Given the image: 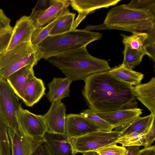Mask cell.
Wrapping results in <instances>:
<instances>
[{"instance_id": "obj_1", "label": "cell", "mask_w": 155, "mask_h": 155, "mask_svg": "<svg viewBox=\"0 0 155 155\" xmlns=\"http://www.w3.org/2000/svg\"><path fill=\"white\" fill-rule=\"evenodd\" d=\"M84 81L82 94L95 112L137 107L133 86L117 79L108 71L91 75Z\"/></svg>"}, {"instance_id": "obj_2", "label": "cell", "mask_w": 155, "mask_h": 155, "mask_svg": "<svg viewBox=\"0 0 155 155\" xmlns=\"http://www.w3.org/2000/svg\"><path fill=\"white\" fill-rule=\"evenodd\" d=\"M47 60L72 82L84 81L91 75L111 68L107 60L90 54L86 46L51 57Z\"/></svg>"}, {"instance_id": "obj_3", "label": "cell", "mask_w": 155, "mask_h": 155, "mask_svg": "<svg viewBox=\"0 0 155 155\" xmlns=\"http://www.w3.org/2000/svg\"><path fill=\"white\" fill-rule=\"evenodd\" d=\"M155 15L146 11L130 8L125 4L111 8L103 23L97 26L87 25L85 29H114L133 33L147 32L155 30Z\"/></svg>"}, {"instance_id": "obj_4", "label": "cell", "mask_w": 155, "mask_h": 155, "mask_svg": "<svg viewBox=\"0 0 155 155\" xmlns=\"http://www.w3.org/2000/svg\"><path fill=\"white\" fill-rule=\"evenodd\" d=\"M102 34L85 29H75L48 36L36 46L40 59L49 58L78 49L101 38Z\"/></svg>"}, {"instance_id": "obj_5", "label": "cell", "mask_w": 155, "mask_h": 155, "mask_svg": "<svg viewBox=\"0 0 155 155\" xmlns=\"http://www.w3.org/2000/svg\"><path fill=\"white\" fill-rule=\"evenodd\" d=\"M40 60L36 46L22 43L0 54V77L6 80L14 72L28 65L34 66Z\"/></svg>"}, {"instance_id": "obj_6", "label": "cell", "mask_w": 155, "mask_h": 155, "mask_svg": "<svg viewBox=\"0 0 155 155\" xmlns=\"http://www.w3.org/2000/svg\"><path fill=\"white\" fill-rule=\"evenodd\" d=\"M123 135L122 132L115 130H99L79 137H69V139L76 153L95 151L104 147L117 143L118 139Z\"/></svg>"}, {"instance_id": "obj_7", "label": "cell", "mask_w": 155, "mask_h": 155, "mask_svg": "<svg viewBox=\"0 0 155 155\" xmlns=\"http://www.w3.org/2000/svg\"><path fill=\"white\" fill-rule=\"evenodd\" d=\"M21 106L19 98L7 81L0 77V107L8 127H18L17 113Z\"/></svg>"}, {"instance_id": "obj_8", "label": "cell", "mask_w": 155, "mask_h": 155, "mask_svg": "<svg viewBox=\"0 0 155 155\" xmlns=\"http://www.w3.org/2000/svg\"><path fill=\"white\" fill-rule=\"evenodd\" d=\"M11 155H31L45 142L43 137L28 134L19 127L16 130L8 127Z\"/></svg>"}, {"instance_id": "obj_9", "label": "cell", "mask_w": 155, "mask_h": 155, "mask_svg": "<svg viewBox=\"0 0 155 155\" xmlns=\"http://www.w3.org/2000/svg\"><path fill=\"white\" fill-rule=\"evenodd\" d=\"M98 116L109 123L114 130L123 134L142 113L138 107L104 112H95Z\"/></svg>"}, {"instance_id": "obj_10", "label": "cell", "mask_w": 155, "mask_h": 155, "mask_svg": "<svg viewBox=\"0 0 155 155\" xmlns=\"http://www.w3.org/2000/svg\"><path fill=\"white\" fill-rule=\"evenodd\" d=\"M18 127L28 134L43 137L47 132L43 115L33 114L21 106L17 113Z\"/></svg>"}, {"instance_id": "obj_11", "label": "cell", "mask_w": 155, "mask_h": 155, "mask_svg": "<svg viewBox=\"0 0 155 155\" xmlns=\"http://www.w3.org/2000/svg\"><path fill=\"white\" fill-rule=\"evenodd\" d=\"M66 115L65 105L61 101L51 103L48 112L43 115L46 132L65 134Z\"/></svg>"}, {"instance_id": "obj_12", "label": "cell", "mask_w": 155, "mask_h": 155, "mask_svg": "<svg viewBox=\"0 0 155 155\" xmlns=\"http://www.w3.org/2000/svg\"><path fill=\"white\" fill-rule=\"evenodd\" d=\"M35 28L33 22L29 16L21 17L13 28L6 51L12 49L22 43L30 42Z\"/></svg>"}, {"instance_id": "obj_13", "label": "cell", "mask_w": 155, "mask_h": 155, "mask_svg": "<svg viewBox=\"0 0 155 155\" xmlns=\"http://www.w3.org/2000/svg\"><path fill=\"white\" fill-rule=\"evenodd\" d=\"M99 130L98 127L80 114L66 115L65 134L69 137H79Z\"/></svg>"}, {"instance_id": "obj_14", "label": "cell", "mask_w": 155, "mask_h": 155, "mask_svg": "<svg viewBox=\"0 0 155 155\" xmlns=\"http://www.w3.org/2000/svg\"><path fill=\"white\" fill-rule=\"evenodd\" d=\"M43 137L52 155H75L69 137L65 133L46 132Z\"/></svg>"}, {"instance_id": "obj_15", "label": "cell", "mask_w": 155, "mask_h": 155, "mask_svg": "<svg viewBox=\"0 0 155 155\" xmlns=\"http://www.w3.org/2000/svg\"><path fill=\"white\" fill-rule=\"evenodd\" d=\"M33 67L31 65H27L13 73L6 80L16 94L22 101L29 82L35 76Z\"/></svg>"}, {"instance_id": "obj_16", "label": "cell", "mask_w": 155, "mask_h": 155, "mask_svg": "<svg viewBox=\"0 0 155 155\" xmlns=\"http://www.w3.org/2000/svg\"><path fill=\"white\" fill-rule=\"evenodd\" d=\"M120 0H70L71 5L79 13L75 24L78 25L89 14L97 9L117 4Z\"/></svg>"}, {"instance_id": "obj_17", "label": "cell", "mask_w": 155, "mask_h": 155, "mask_svg": "<svg viewBox=\"0 0 155 155\" xmlns=\"http://www.w3.org/2000/svg\"><path fill=\"white\" fill-rule=\"evenodd\" d=\"M133 90L136 99L149 110L151 114H155V77L147 83L133 86Z\"/></svg>"}, {"instance_id": "obj_18", "label": "cell", "mask_w": 155, "mask_h": 155, "mask_svg": "<svg viewBox=\"0 0 155 155\" xmlns=\"http://www.w3.org/2000/svg\"><path fill=\"white\" fill-rule=\"evenodd\" d=\"M49 6L38 17L34 23L35 28L43 27L58 16L71 5L70 0H52Z\"/></svg>"}, {"instance_id": "obj_19", "label": "cell", "mask_w": 155, "mask_h": 155, "mask_svg": "<svg viewBox=\"0 0 155 155\" xmlns=\"http://www.w3.org/2000/svg\"><path fill=\"white\" fill-rule=\"evenodd\" d=\"M72 81L66 77L54 78L48 83V91L47 98L51 103L61 101L62 99L70 96V87Z\"/></svg>"}, {"instance_id": "obj_20", "label": "cell", "mask_w": 155, "mask_h": 155, "mask_svg": "<svg viewBox=\"0 0 155 155\" xmlns=\"http://www.w3.org/2000/svg\"><path fill=\"white\" fill-rule=\"evenodd\" d=\"M45 90L43 81L35 76L27 85L23 102L27 106L32 107L45 94Z\"/></svg>"}, {"instance_id": "obj_21", "label": "cell", "mask_w": 155, "mask_h": 155, "mask_svg": "<svg viewBox=\"0 0 155 155\" xmlns=\"http://www.w3.org/2000/svg\"><path fill=\"white\" fill-rule=\"evenodd\" d=\"M108 72L118 80L132 86L140 84L144 77L143 74L127 68L122 64L111 68Z\"/></svg>"}, {"instance_id": "obj_22", "label": "cell", "mask_w": 155, "mask_h": 155, "mask_svg": "<svg viewBox=\"0 0 155 155\" xmlns=\"http://www.w3.org/2000/svg\"><path fill=\"white\" fill-rule=\"evenodd\" d=\"M69 11L68 8L64 10L58 16L45 26L35 28L31 36L30 42L31 44L34 46H37L49 36L52 29L58 20Z\"/></svg>"}, {"instance_id": "obj_23", "label": "cell", "mask_w": 155, "mask_h": 155, "mask_svg": "<svg viewBox=\"0 0 155 155\" xmlns=\"http://www.w3.org/2000/svg\"><path fill=\"white\" fill-rule=\"evenodd\" d=\"M123 37L122 42L124 45H127L131 49L143 52L144 45L148 37L146 32L133 33L130 36L121 34Z\"/></svg>"}, {"instance_id": "obj_24", "label": "cell", "mask_w": 155, "mask_h": 155, "mask_svg": "<svg viewBox=\"0 0 155 155\" xmlns=\"http://www.w3.org/2000/svg\"><path fill=\"white\" fill-rule=\"evenodd\" d=\"M75 14V13H71L70 11L65 13L54 26L49 35L60 34L72 30Z\"/></svg>"}, {"instance_id": "obj_25", "label": "cell", "mask_w": 155, "mask_h": 155, "mask_svg": "<svg viewBox=\"0 0 155 155\" xmlns=\"http://www.w3.org/2000/svg\"><path fill=\"white\" fill-rule=\"evenodd\" d=\"M155 120V114H150L137 118L125 131L123 135L134 132L146 133Z\"/></svg>"}, {"instance_id": "obj_26", "label": "cell", "mask_w": 155, "mask_h": 155, "mask_svg": "<svg viewBox=\"0 0 155 155\" xmlns=\"http://www.w3.org/2000/svg\"><path fill=\"white\" fill-rule=\"evenodd\" d=\"M124 46L123 51L124 57L122 64L127 68L133 69L140 64L145 54L143 51L132 49L127 45Z\"/></svg>"}, {"instance_id": "obj_27", "label": "cell", "mask_w": 155, "mask_h": 155, "mask_svg": "<svg viewBox=\"0 0 155 155\" xmlns=\"http://www.w3.org/2000/svg\"><path fill=\"white\" fill-rule=\"evenodd\" d=\"M80 114L91 122L101 130L110 131L114 129L112 126L98 116L94 111L90 108L83 110Z\"/></svg>"}, {"instance_id": "obj_28", "label": "cell", "mask_w": 155, "mask_h": 155, "mask_svg": "<svg viewBox=\"0 0 155 155\" xmlns=\"http://www.w3.org/2000/svg\"><path fill=\"white\" fill-rule=\"evenodd\" d=\"M145 134L134 132L123 135L119 138L117 143H120L125 147L134 145L143 146Z\"/></svg>"}, {"instance_id": "obj_29", "label": "cell", "mask_w": 155, "mask_h": 155, "mask_svg": "<svg viewBox=\"0 0 155 155\" xmlns=\"http://www.w3.org/2000/svg\"><path fill=\"white\" fill-rule=\"evenodd\" d=\"M125 5L128 8L143 10L155 15V0H132Z\"/></svg>"}, {"instance_id": "obj_30", "label": "cell", "mask_w": 155, "mask_h": 155, "mask_svg": "<svg viewBox=\"0 0 155 155\" xmlns=\"http://www.w3.org/2000/svg\"><path fill=\"white\" fill-rule=\"evenodd\" d=\"M94 151L99 155H127V153L125 147L118 146L117 143L104 147Z\"/></svg>"}, {"instance_id": "obj_31", "label": "cell", "mask_w": 155, "mask_h": 155, "mask_svg": "<svg viewBox=\"0 0 155 155\" xmlns=\"http://www.w3.org/2000/svg\"><path fill=\"white\" fill-rule=\"evenodd\" d=\"M147 33L148 34V37L144 45V51L146 55L155 61V30Z\"/></svg>"}, {"instance_id": "obj_32", "label": "cell", "mask_w": 155, "mask_h": 155, "mask_svg": "<svg viewBox=\"0 0 155 155\" xmlns=\"http://www.w3.org/2000/svg\"><path fill=\"white\" fill-rule=\"evenodd\" d=\"M48 1H38L35 7L32 9L30 15L29 16L33 24L39 16L48 8Z\"/></svg>"}, {"instance_id": "obj_33", "label": "cell", "mask_w": 155, "mask_h": 155, "mask_svg": "<svg viewBox=\"0 0 155 155\" xmlns=\"http://www.w3.org/2000/svg\"><path fill=\"white\" fill-rule=\"evenodd\" d=\"M11 20L0 8V35L12 32L13 28L10 25Z\"/></svg>"}, {"instance_id": "obj_34", "label": "cell", "mask_w": 155, "mask_h": 155, "mask_svg": "<svg viewBox=\"0 0 155 155\" xmlns=\"http://www.w3.org/2000/svg\"><path fill=\"white\" fill-rule=\"evenodd\" d=\"M155 140V120L145 134L143 146L144 147L152 146Z\"/></svg>"}, {"instance_id": "obj_35", "label": "cell", "mask_w": 155, "mask_h": 155, "mask_svg": "<svg viewBox=\"0 0 155 155\" xmlns=\"http://www.w3.org/2000/svg\"><path fill=\"white\" fill-rule=\"evenodd\" d=\"M12 32L0 35V54L7 50L11 38Z\"/></svg>"}, {"instance_id": "obj_36", "label": "cell", "mask_w": 155, "mask_h": 155, "mask_svg": "<svg viewBox=\"0 0 155 155\" xmlns=\"http://www.w3.org/2000/svg\"><path fill=\"white\" fill-rule=\"evenodd\" d=\"M31 155H52L44 142L35 150Z\"/></svg>"}, {"instance_id": "obj_37", "label": "cell", "mask_w": 155, "mask_h": 155, "mask_svg": "<svg viewBox=\"0 0 155 155\" xmlns=\"http://www.w3.org/2000/svg\"><path fill=\"white\" fill-rule=\"evenodd\" d=\"M137 155H155V145L144 147L140 150Z\"/></svg>"}, {"instance_id": "obj_38", "label": "cell", "mask_w": 155, "mask_h": 155, "mask_svg": "<svg viewBox=\"0 0 155 155\" xmlns=\"http://www.w3.org/2000/svg\"><path fill=\"white\" fill-rule=\"evenodd\" d=\"M127 155H137L140 150L139 146H130L127 147Z\"/></svg>"}, {"instance_id": "obj_39", "label": "cell", "mask_w": 155, "mask_h": 155, "mask_svg": "<svg viewBox=\"0 0 155 155\" xmlns=\"http://www.w3.org/2000/svg\"><path fill=\"white\" fill-rule=\"evenodd\" d=\"M82 155H99L94 151H90L83 153Z\"/></svg>"}]
</instances>
